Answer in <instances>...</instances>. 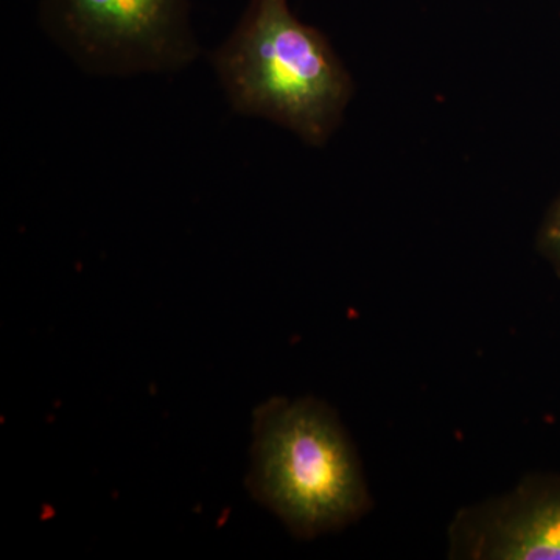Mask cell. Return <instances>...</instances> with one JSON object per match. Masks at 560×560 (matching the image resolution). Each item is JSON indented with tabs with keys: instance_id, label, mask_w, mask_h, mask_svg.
<instances>
[{
	"instance_id": "1",
	"label": "cell",
	"mask_w": 560,
	"mask_h": 560,
	"mask_svg": "<svg viewBox=\"0 0 560 560\" xmlns=\"http://www.w3.org/2000/svg\"><path fill=\"white\" fill-rule=\"evenodd\" d=\"M246 489L300 540L346 529L374 506L349 431L313 396H276L254 410Z\"/></svg>"
},
{
	"instance_id": "2",
	"label": "cell",
	"mask_w": 560,
	"mask_h": 560,
	"mask_svg": "<svg viewBox=\"0 0 560 560\" xmlns=\"http://www.w3.org/2000/svg\"><path fill=\"white\" fill-rule=\"evenodd\" d=\"M231 105L323 147L340 128L355 86L323 32L298 20L289 0H249L213 54Z\"/></svg>"
},
{
	"instance_id": "3",
	"label": "cell",
	"mask_w": 560,
	"mask_h": 560,
	"mask_svg": "<svg viewBox=\"0 0 560 560\" xmlns=\"http://www.w3.org/2000/svg\"><path fill=\"white\" fill-rule=\"evenodd\" d=\"M40 14L55 38L103 72L178 68L197 55L189 0H43Z\"/></svg>"
},
{
	"instance_id": "4",
	"label": "cell",
	"mask_w": 560,
	"mask_h": 560,
	"mask_svg": "<svg viewBox=\"0 0 560 560\" xmlns=\"http://www.w3.org/2000/svg\"><path fill=\"white\" fill-rule=\"evenodd\" d=\"M453 560H560V474H529L501 495L460 508L447 528Z\"/></svg>"
},
{
	"instance_id": "5",
	"label": "cell",
	"mask_w": 560,
	"mask_h": 560,
	"mask_svg": "<svg viewBox=\"0 0 560 560\" xmlns=\"http://www.w3.org/2000/svg\"><path fill=\"white\" fill-rule=\"evenodd\" d=\"M536 249L560 279V194L541 219L536 235Z\"/></svg>"
}]
</instances>
